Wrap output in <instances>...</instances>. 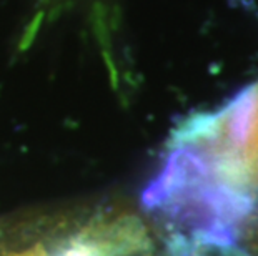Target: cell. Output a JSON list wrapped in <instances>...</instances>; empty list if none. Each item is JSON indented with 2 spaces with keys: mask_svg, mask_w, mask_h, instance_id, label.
Masks as SVG:
<instances>
[{
  "mask_svg": "<svg viewBox=\"0 0 258 256\" xmlns=\"http://www.w3.org/2000/svg\"><path fill=\"white\" fill-rule=\"evenodd\" d=\"M0 256H162L145 216L120 203H80L0 218Z\"/></svg>",
  "mask_w": 258,
  "mask_h": 256,
  "instance_id": "obj_1",
  "label": "cell"
},
{
  "mask_svg": "<svg viewBox=\"0 0 258 256\" xmlns=\"http://www.w3.org/2000/svg\"><path fill=\"white\" fill-rule=\"evenodd\" d=\"M228 256H258V192L250 211L238 226Z\"/></svg>",
  "mask_w": 258,
  "mask_h": 256,
  "instance_id": "obj_2",
  "label": "cell"
},
{
  "mask_svg": "<svg viewBox=\"0 0 258 256\" xmlns=\"http://www.w3.org/2000/svg\"><path fill=\"white\" fill-rule=\"evenodd\" d=\"M241 151H243L245 160H246V163H248L251 175H253V178L258 183V95H256L253 123H251L250 132H248V135H246V140H245L243 146H241Z\"/></svg>",
  "mask_w": 258,
  "mask_h": 256,
  "instance_id": "obj_3",
  "label": "cell"
}]
</instances>
